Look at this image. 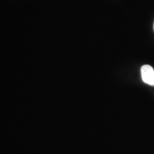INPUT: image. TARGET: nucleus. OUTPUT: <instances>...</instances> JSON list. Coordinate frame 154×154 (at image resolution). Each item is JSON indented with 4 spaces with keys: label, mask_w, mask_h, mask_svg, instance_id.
Here are the masks:
<instances>
[{
    "label": "nucleus",
    "mask_w": 154,
    "mask_h": 154,
    "mask_svg": "<svg viewBox=\"0 0 154 154\" xmlns=\"http://www.w3.org/2000/svg\"><path fill=\"white\" fill-rule=\"evenodd\" d=\"M141 78L144 83L154 86V69L150 65H143L140 68Z\"/></svg>",
    "instance_id": "obj_1"
},
{
    "label": "nucleus",
    "mask_w": 154,
    "mask_h": 154,
    "mask_svg": "<svg viewBox=\"0 0 154 154\" xmlns=\"http://www.w3.org/2000/svg\"><path fill=\"white\" fill-rule=\"evenodd\" d=\"M153 31H154V24H153Z\"/></svg>",
    "instance_id": "obj_2"
}]
</instances>
